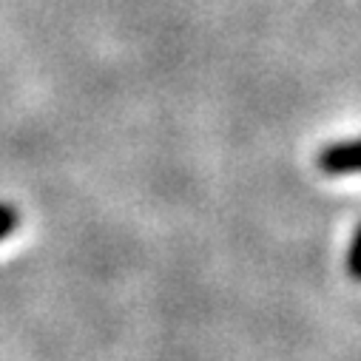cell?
Wrapping results in <instances>:
<instances>
[{"mask_svg": "<svg viewBox=\"0 0 361 361\" xmlns=\"http://www.w3.org/2000/svg\"><path fill=\"white\" fill-rule=\"evenodd\" d=\"M316 165L327 176H347V173H361V140H344V142H330L319 151Z\"/></svg>", "mask_w": 361, "mask_h": 361, "instance_id": "cell-1", "label": "cell"}, {"mask_svg": "<svg viewBox=\"0 0 361 361\" xmlns=\"http://www.w3.org/2000/svg\"><path fill=\"white\" fill-rule=\"evenodd\" d=\"M347 270H350V276H353V279H361V222H358V228L353 231V239H350Z\"/></svg>", "mask_w": 361, "mask_h": 361, "instance_id": "cell-2", "label": "cell"}, {"mask_svg": "<svg viewBox=\"0 0 361 361\" xmlns=\"http://www.w3.org/2000/svg\"><path fill=\"white\" fill-rule=\"evenodd\" d=\"M18 228H20V211L6 205V202H0V242Z\"/></svg>", "mask_w": 361, "mask_h": 361, "instance_id": "cell-3", "label": "cell"}]
</instances>
